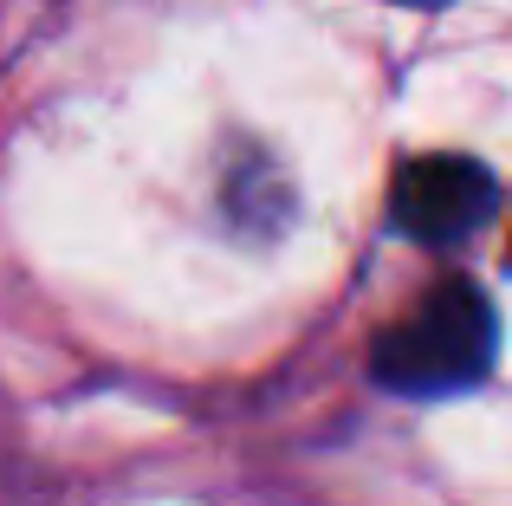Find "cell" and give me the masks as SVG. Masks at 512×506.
<instances>
[{
  "label": "cell",
  "mask_w": 512,
  "mask_h": 506,
  "mask_svg": "<svg viewBox=\"0 0 512 506\" xmlns=\"http://www.w3.org/2000/svg\"><path fill=\"white\" fill-rule=\"evenodd\" d=\"M500 351V318H493L487 292L474 279H441L422 305L376 331L370 344V377L396 396L435 403V396H461L493 370Z\"/></svg>",
  "instance_id": "cell-1"
},
{
  "label": "cell",
  "mask_w": 512,
  "mask_h": 506,
  "mask_svg": "<svg viewBox=\"0 0 512 506\" xmlns=\"http://www.w3.org/2000/svg\"><path fill=\"white\" fill-rule=\"evenodd\" d=\"M500 208V182L474 156H415L389 182V221L422 247H454Z\"/></svg>",
  "instance_id": "cell-2"
},
{
  "label": "cell",
  "mask_w": 512,
  "mask_h": 506,
  "mask_svg": "<svg viewBox=\"0 0 512 506\" xmlns=\"http://www.w3.org/2000/svg\"><path fill=\"white\" fill-rule=\"evenodd\" d=\"M396 7H409V13H441L448 0H396Z\"/></svg>",
  "instance_id": "cell-3"
}]
</instances>
